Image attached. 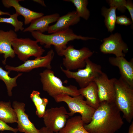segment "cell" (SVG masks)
<instances>
[{
    "label": "cell",
    "instance_id": "21",
    "mask_svg": "<svg viewBox=\"0 0 133 133\" xmlns=\"http://www.w3.org/2000/svg\"><path fill=\"white\" fill-rule=\"evenodd\" d=\"M0 119L6 123L17 122V114L10 101H0Z\"/></svg>",
    "mask_w": 133,
    "mask_h": 133
},
{
    "label": "cell",
    "instance_id": "2",
    "mask_svg": "<svg viewBox=\"0 0 133 133\" xmlns=\"http://www.w3.org/2000/svg\"><path fill=\"white\" fill-rule=\"evenodd\" d=\"M31 33L32 36L38 42H39L41 45H45V48H49L52 45H54L57 53L66 49L68 42L70 41L75 39L86 41L96 39L94 37L77 35L69 28L50 34H45L35 31L31 32Z\"/></svg>",
    "mask_w": 133,
    "mask_h": 133
},
{
    "label": "cell",
    "instance_id": "8",
    "mask_svg": "<svg viewBox=\"0 0 133 133\" xmlns=\"http://www.w3.org/2000/svg\"><path fill=\"white\" fill-rule=\"evenodd\" d=\"M38 43L29 38H17L13 41L12 46L18 59L24 62L31 56L37 58L42 56L45 50Z\"/></svg>",
    "mask_w": 133,
    "mask_h": 133
},
{
    "label": "cell",
    "instance_id": "22",
    "mask_svg": "<svg viewBox=\"0 0 133 133\" xmlns=\"http://www.w3.org/2000/svg\"><path fill=\"white\" fill-rule=\"evenodd\" d=\"M117 8L115 6H110L108 8L103 7L101 9V14L104 17V23L108 31L111 33L115 29L116 16V13Z\"/></svg>",
    "mask_w": 133,
    "mask_h": 133
},
{
    "label": "cell",
    "instance_id": "13",
    "mask_svg": "<svg viewBox=\"0 0 133 133\" xmlns=\"http://www.w3.org/2000/svg\"><path fill=\"white\" fill-rule=\"evenodd\" d=\"M25 105L24 103L17 101L13 102L12 107L17 115L18 131L24 133H40L39 130L30 121L25 113Z\"/></svg>",
    "mask_w": 133,
    "mask_h": 133
},
{
    "label": "cell",
    "instance_id": "16",
    "mask_svg": "<svg viewBox=\"0 0 133 133\" xmlns=\"http://www.w3.org/2000/svg\"><path fill=\"white\" fill-rule=\"evenodd\" d=\"M21 0H2V2L6 7L9 8L13 7L15 9L16 13L24 18V23L27 25L33 20L44 16L42 13L36 12L21 6L19 2Z\"/></svg>",
    "mask_w": 133,
    "mask_h": 133
},
{
    "label": "cell",
    "instance_id": "31",
    "mask_svg": "<svg viewBox=\"0 0 133 133\" xmlns=\"http://www.w3.org/2000/svg\"><path fill=\"white\" fill-rule=\"evenodd\" d=\"M40 133H59V132H54L48 129L45 127L41 128L39 129Z\"/></svg>",
    "mask_w": 133,
    "mask_h": 133
},
{
    "label": "cell",
    "instance_id": "15",
    "mask_svg": "<svg viewBox=\"0 0 133 133\" xmlns=\"http://www.w3.org/2000/svg\"><path fill=\"white\" fill-rule=\"evenodd\" d=\"M17 38V34L13 30L7 31L0 30V55L3 54L4 59L2 61V63L4 65L6 64L8 57L13 58L15 56L12 46L13 41Z\"/></svg>",
    "mask_w": 133,
    "mask_h": 133
},
{
    "label": "cell",
    "instance_id": "18",
    "mask_svg": "<svg viewBox=\"0 0 133 133\" xmlns=\"http://www.w3.org/2000/svg\"><path fill=\"white\" fill-rule=\"evenodd\" d=\"M60 17L59 14L57 13L43 16L32 21L30 25L24 29L23 32L35 31L43 33L47 31L49 24L57 21Z\"/></svg>",
    "mask_w": 133,
    "mask_h": 133
},
{
    "label": "cell",
    "instance_id": "14",
    "mask_svg": "<svg viewBox=\"0 0 133 133\" xmlns=\"http://www.w3.org/2000/svg\"><path fill=\"white\" fill-rule=\"evenodd\" d=\"M109 63L117 67L120 77L131 86L133 87V60L128 61L124 57H111L108 59Z\"/></svg>",
    "mask_w": 133,
    "mask_h": 133
},
{
    "label": "cell",
    "instance_id": "29",
    "mask_svg": "<svg viewBox=\"0 0 133 133\" xmlns=\"http://www.w3.org/2000/svg\"><path fill=\"white\" fill-rule=\"evenodd\" d=\"M9 131L14 133H17L18 131L17 128H13L7 124V123L0 119V131Z\"/></svg>",
    "mask_w": 133,
    "mask_h": 133
},
{
    "label": "cell",
    "instance_id": "9",
    "mask_svg": "<svg viewBox=\"0 0 133 133\" xmlns=\"http://www.w3.org/2000/svg\"><path fill=\"white\" fill-rule=\"evenodd\" d=\"M68 113L63 106L47 109L43 117L45 127L54 132H59L65 126L69 116Z\"/></svg>",
    "mask_w": 133,
    "mask_h": 133
},
{
    "label": "cell",
    "instance_id": "7",
    "mask_svg": "<svg viewBox=\"0 0 133 133\" xmlns=\"http://www.w3.org/2000/svg\"><path fill=\"white\" fill-rule=\"evenodd\" d=\"M61 69L68 78L75 80L81 88H84L95 79L102 72L101 67L100 65L92 62L89 58L86 62L84 68L73 72L61 67Z\"/></svg>",
    "mask_w": 133,
    "mask_h": 133
},
{
    "label": "cell",
    "instance_id": "20",
    "mask_svg": "<svg viewBox=\"0 0 133 133\" xmlns=\"http://www.w3.org/2000/svg\"><path fill=\"white\" fill-rule=\"evenodd\" d=\"M84 124L81 116H75L67 120L59 133H90L84 128Z\"/></svg>",
    "mask_w": 133,
    "mask_h": 133
},
{
    "label": "cell",
    "instance_id": "28",
    "mask_svg": "<svg viewBox=\"0 0 133 133\" xmlns=\"http://www.w3.org/2000/svg\"><path fill=\"white\" fill-rule=\"evenodd\" d=\"M131 19L126 16L122 15L116 17V23L121 25L128 26L133 23Z\"/></svg>",
    "mask_w": 133,
    "mask_h": 133
},
{
    "label": "cell",
    "instance_id": "33",
    "mask_svg": "<svg viewBox=\"0 0 133 133\" xmlns=\"http://www.w3.org/2000/svg\"><path fill=\"white\" fill-rule=\"evenodd\" d=\"M128 133H133V121L129 127Z\"/></svg>",
    "mask_w": 133,
    "mask_h": 133
},
{
    "label": "cell",
    "instance_id": "4",
    "mask_svg": "<svg viewBox=\"0 0 133 133\" xmlns=\"http://www.w3.org/2000/svg\"><path fill=\"white\" fill-rule=\"evenodd\" d=\"M43 90L53 98L61 94L74 97L80 95L79 90L75 86L63 85L62 81L55 75L51 69H46L39 74Z\"/></svg>",
    "mask_w": 133,
    "mask_h": 133
},
{
    "label": "cell",
    "instance_id": "5",
    "mask_svg": "<svg viewBox=\"0 0 133 133\" xmlns=\"http://www.w3.org/2000/svg\"><path fill=\"white\" fill-rule=\"evenodd\" d=\"M57 102L66 103L70 111L68 113L69 116H72L77 113L81 115L84 124H87L91 121L95 109L88 105L81 95L72 97L66 94L58 95L53 98Z\"/></svg>",
    "mask_w": 133,
    "mask_h": 133
},
{
    "label": "cell",
    "instance_id": "30",
    "mask_svg": "<svg viewBox=\"0 0 133 133\" xmlns=\"http://www.w3.org/2000/svg\"><path fill=\"white\" fill-rule=\"evenodd\" d=\"M126 9L129 11L132 22H133V4L132 1L131 0L126 1L125 5Z\"/></svg>",
    "mask_w": 133,
    "mask_h": 133
},
{
    "label": "cell",
    "instance_id": "26",
    "mask_svg": "<svg viewBox=\"0 0 133 133\" xmlns=\"http://www.w3.org/2000/svg\"><path fill=\"white\" fill-rule=\"evenodd\" d=\"M40 93L37 91L33 90L30 95V98L34 103L36 109L41 106L45 103H48V99L46 98H41L40 96Z\"/></svg>",
    "mask_w": 133,
    "mask_h": 133
},
{
    "label": "cell",
    "instance_id": "3",
    "mask_svg": "<svg viewBox=\"0 0 133 133\" xmlns=\"http://www.w3.org/2000/svg\"><path fill=\"white\" fill-rule=\"evenodd\" d=\"M115 103L123 117L128 123L133 118V87L130 86L120 77L116 78Z\"/></svg>",
    "mask_w": 133,
    "mask_h": 133
},
{
    "label": "cell",
    "instance_id": "12",
    "mask_svg": "<svg viewBox=\"0 0 133 133\" xmlns=\"http://www.w3.org/2000/svg\"><path fill=\"white\" fill-rule=\"evenodd\" d=\"M115 78L109 79L107 75L103 72L94 81L98 89L100 103L106 101L115 102Z\"/></svg>",
    "mask_w": 133,
    "mask_h": 133
},
{
    "label": "cell",
    "instance_id": "1",
    "mask_svg": "<svg viewBox=\"0 0 133 133\" xmlns=\"http://www.w3.org/2000/svg\"><path fill=\"white\" fill-rule=\"evenodd\" d=\"M120 112L115 102H102L95 110L91 122L84 124V127L90 133H114L124 123Z\"/></svg>",
    "mask_w": 133,
    "mask_h": 133
},
{
    "label": "cell",
    "instance_id": "32",
    "mask_svg": "<svg viewBox=\"0 0 133 133\" xmlns=\"http://www.w3.org/2000/svg\"><path fill=\"white\" fill-rule=\"evenodd\" d=\"M34 2H37L40 4L42 6L44 7H46V5L45 4L44 1L43 0H33Z\"/></svg>",
    "mask_w": 133,
    "mask_h": 133
},
{
    "label": "cell",
    "instance_id": "23",
    "mask_svg": "<svg viewBox=\"0 0 133 133\" xmlns=\"http://www.w3.org/2000/svg\"><path fill=\"white\" fill-rule=\"evenodd\" d=\"M9 73L6 71L0 66V80L3 81L5 84L8 96L12 95V90L13 88L17 86V80L18 77L22 74V73H18L14 77L11 78L9 76Z\"/></svg>",
    "mask_w": 133,
    "mask_h": 133
},
{
    "label": "cell",
    "instance_id": "27",
    "mask_svg": "<svg viewBox=\"0 0 133 133\" xmlns=\"http://www.w3.org/2000/svg\"><path fill=\"white\" fill-rule=\"evenodd\" d=\"M108 1L110 6H115L122 12H124L126 9L125 7L126 1L125 0H110Z\"/></svg>",
    "mask_w": 133,
    "mask_h": 133
},
{
    "label": "cell",
    "instance_id": "6",
    "mask_svg": "<svg viewBox=\"0 0 133 133\" xmlns=\"http://www.w3.org/2000/svg\"><path fill=\"white\" fill-rule=\"evenodd\" d=\"M93 53L86 47L77 50L73 46L70 45L57 53L59 56H64L63 65L66 69L71 71L84 68L86 60L92 56Z\"/></svg>",
    "mask_w": 133,
    "mask_h": 133
},
{
    "label": "cell",
    "instance_id": "10",
    "mask_svg": "<svg viewBox=\"0 0 133 133\" xmlns=\"http://www.w3.org/2000/svg\"><path fill=\"white\" fill-rule=\"evenodd\" d=\"M54 54V50L51 49L44 56L36 58L33 60H27L23 64L16 67L6 65L5 67L9 73L12 71L28 72L33 69L39 67H44L46 69H51L52 68L51 63Z\"/></svg>",
    "mask_w": 133,
    "mask_h": 133
},
{
    "label": "cell",
    "instance_id": "17",
    "mask_svg": "<svg viewBox=\"0 0 133 133\" xmlns=\"http://www.w3.org/2000/svg\"><path fill=\"white\" fill-rule=\"evenodd\" d=\"M80 20V17L76 11L69 12L60 17L54 24L50 26L48 31L49 33L67 30L70 26L77 24Z\"/></svg>",
    "mask_w": 133,
    "mask_h": 133
},
{
    "label": "cell",
    "instance_id": "34",
    "mask_svg": "<svg viewBox=\"0 0 133 133\" xmlns=\"http://www.w3.org/2000/svg\"><path fill=\"white\" fill-rule=\"evenodd\" d=\"M2 15H8L10 16L11 15L8 12H4L0 10V16Z\"/></svg>",
    "mask_w": 133,
    "mask_h": 133
},
{
    "label": "cell",
    "instance_id": "19",
    "mask_svg": "<svg viewBox=\"0 0 133 133\" xmlns=\"http://www.w3.org/2000/svg\"><path fill=\"white\" fill-rule=\"evenodd\" d=\"M79 90L80 94L86 98V103L95 110L97 109L100 102L95 83L92 82L86 87Z\"/></svg>",
    "mask_w": 133,
    "mask_h": 133
},
{
    "label": "cell",
    "instance_id": "11",
    "mask_svg": "<svg viewBox=\"0 0 133 133\" xmlns=\"http://www.w3.org/2000/svg\"><path fill=\"white\" fill-rule=\"evenodd\" d=\"M100 49L104 54H113L116 57H125V53L128 51L127 45L123 40L121 34L118 33L104 38Z\"/></svg>",
    "mask_w": 133,
    "mask_h": 133
},
{
    "label": "cell",
    "instance_id": "35",
    "mask_svg": "<svg viewBox=\"0 0 133 133\" xmlns=\"http://www.w3.org/2000/svg\"><path fill=\"white\" fill-rule=\"evenodd\" d=\"M0 133H2V132H0Z\"/></svg>",
    "mask_w": 133,
    "mask_h": 133
},
{
    "label": "cell",
    "instance_id": "24",
    "mask_svg": "<svg viewBox=\"0 0 133 133\" xmlns=\"http://www.w3.org/2000/svg\"><path fill=\"white\" fill-rule=\"evenodd\" d=\"M72 3L75 7L76 12L79 17L87 20L90 16L89 11L87 8L88 3L87 0H65Z\"/></svg>",
    "mask_w": 133,
    "mask_h": 133
},
{
    "label": "cell",
    "instance_id": "25",
    "mask_svg": "<svg viewBox=\"0 0 133 133\" xmlns=\"http://www.w3.org/2000/svg\"><path fill=\"white\" fill-rule=\"evenodd\" d=\"M19 15L17 13L11 15L9 18H4L0 17V23H5L11 24L14 27V31L17 32L19 30L23 31V22L19 21L17 19Z\"/></svg>",
    "mask_w": 133,
    "mask_h": 133
}]
</instances>
